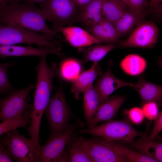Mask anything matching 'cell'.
Listing matches in <instances>:
<instances>
[{"mask_svg": "<svg viewBox=\"0 0 162 162\" xmlns=\"http://www.w3.org/2000/svg\"><path fill=\"white\" fill-rule=\"evenodd\" d=\"M67 146L68 162H93L86 149L75 138V136Z\"/></svg>", "mask_w": 162, "mask_h": 162, "instance_id": "cell-28", "label": "cell"}, {"mask_svg": "<svg viewBox=\"0 0 162 162\" xmlns=\"http://www.w3.org/2000/svg\"><path fill=\"white\" fill-rule=\"evenodd\" d=\"M40 8L45 20L52 22L57 29L76 22L80 10L73 0H47L41 3Z\"/></svg>", "mask_w": 162, "mask_h": 162, "instance_id": "cell-5", "label": "cell"}, {"mask_svg": "<svg viewBox=\"0 0 162 162\" xmlns=\"http://www.w3.org/2000/svg\"><path fill=\"white\" fill-rule=\"evenodd\" d=\"M126 5L129 6V4L127 0H121Z\"/></svg>", "mask_w": 162, "mask_h": 162, "instance_id": "cell-40", "label": "cell"}, {"mask_svg": "<svg viewBox=\"0 0 162 162\" xmlns=\"http://www.w3.org/2000/svg\"><path fill=\"white\" fill-rule=\"evenodd\" d=\"M125 10V4L121 0H103V17L114 25Z\"/></svg>", "mask_w": 162, "mask_h": 162, "instance_id": "cell-25", "label": "cell"}, {"mask_svg": "<svg viewBox=\"0 0 162 162\" xmlns=\"http://www.w3.org/2000/svg\"><path fill=\"white\" fill-rule=\"evenodd\" d=\"M13 161L11 156L5 148L3 142V139L0 138V162Z\"/></svg>", "mask_w": 162, "mask_h": 162, "instance_id": "cell-35", "label": "cell"}, {"mask_svg": "<svg viewBox=\"0 0 162 162\" xmlns=\"http://www.w3.org/2000/svg\"><path fill=\"white\" fill-rule=\"evenodd\" d=\"M158 33V28L153 22L143 21L118 47L152 48L157 43Z\"/></svg>", "mask_w": 162, "mask_h": 162, "instance_id": "cell-10", "label": "cell"}, {"mask_svg": "<svg viewBox=\"0 0 162 162\" xmlns=\"http://www.w3.org/2000/svg\"><path fill=\"white\" fill-rule=\"evenodd\" d=\"M62 32L66 40L75 47H83L101 43L87 31L77 26H62L57 29Z\"/></svg>", "mask_w": 162, "mask_h": 162, "instance_id": "cell-16", "label": "cell"}, {"mask_svg": "<svg viewBox=\"0 0 162 162\" xmlns=\"http://www.w3.org/2000/svg\"><path fill=\"white\" fill-rule=\"evenodd\" d=\"M102 73L101 67L98 62H94L90 68L81 73L72 81L70 91L75 98L78 99L80 94L93 86L94 80Z\"/></svg>", "mask_w": 162, "mask_h": 162, "instance_id": "cell-18", "label": "cell"}, {"mask_svg": "<svg viewBox=\"0 0 162 162\" xmlns=\"http://www.w3.org/2000/svg\"><path fill=\"white\" fill-rule=\"evenodd\" d=\"M151 123L147 122L145 133L136 141L127 143L136 150L149 156L157 162L162 161V143L149 137Z\"/></svg>", "mask_w": 162, "mask_h": 162, "instance_id": "cell-14", "label": "cell"}, {"mask_svg": "<svg viewBox=\"0 0 162 162\" xmlns=\"http://www.w3.org/2000/svg\"><path fill=\"white\" fill-rule=\"evenodd\" d=\"M142 108L144 116L149 122L154 120L158 116L159 106L154 102H149L143 104Z\"/></svg>", "mask_w": 162, "mask_h": 162, "instance_id": "cell-31", "label": "cell"}, {"mask_svg": "<svg viewBox=\"0 0 162 162\" xmlns=\"http://www.w3.org/2000/svg\"><path fill=\"white\" fill-rule=\"evenodd\" d=\"M120 66L127 74L136 76L142 73L146 67L145 60L141 56L134 54L126 56L121 62Z\"/></svg>", "mask_w": 162, "mask_h": 162, "instance_id": "cell-26", "label": "cell"}, {"mask_svg": "<svg viewBox=\"0 0 162 162\" xmlns=\"http://www.w3.org/2000/svg\"><path fill=\"white\" fill-rule=\"evenodd\" d=\"M80 10L84 7L92 0H73Z\"/></svg>", "mask_w": 162, "mask_h": 162, "instance_id": "cell-37", "label": "cell"}, {"mask_svg": "<svg viewBox=\"0 0 162 162\" xmlns=\"http://www.w3.org/2000/svg\"><path fill=\"white\" fill-rule=\"evenodd\" d=\"M79 133L88 134L101 137L110 142L122 141L126 143L132 142L137 136L144 134L135 129L126 118L120 120H111L92 128L84 129Z\"/></svg>", "mask_w": 162, "mask_h": 162, "instance_id": "cell-4", "label": "cell"}, {"mask_svg": "<svg viewBox=\"0 0 162 162\" xmlns=\"http://www.w3.org/2000/svg\"><path fill=\"white\" fill-rule=\"evenodd\" d=\"M162 2V0H150L148 2V6L149 7L150 10L159 12L161 10V4L160 3Z\"/></svg>", "mask_w": 162, "mask_h": 162, "instance_id": "cell-36", "label": "cell"}, {"mask_svg": "<svg viewBox=\"0 0 162 162\" xmlns=\"http://www.w3.org/2000/svg\"><path fill=\"white\" fill-rule=\"evenodd\" d=\"M136 90L141 99V104L149 102H154L159 106L162 103V87L146 81L141 76L138 79L137 82L131 86Z\"/></svg>", "mask_w": 162, "mask_h": 162, "instance_id": "cell-19", "label": "cell"}, {"mask_svg": "<svg viewBox=\"0 0 162 162\" xmlns=\"http://www.w3.org/2000/svg\"><path fill=\"white\" fill-rule=\"evenodd\" d=\"M34 88L31 84L25 88L12 91L0 100V120L4 122L20 118L31 107L27 104V98L29 93Z\"/></svg>", "mask_w": 162, "mask_h": 162, "instance_id": "cell-9", "label": "cell"}, {"mask_svg": "<svg viewBox=\"0 0 162 162\" xmlns=\"http://www.w3.org/2000/svg\"><path fill=\"white\" fill-rule=\"evenodd\" d=\"M126 98L125 96L108 97L100 105L88 128H92L100 122L108 121L115 118Z\"/></svg>", "mask_w": 162, "mask_h": 162, "instance_id": "cell-15", "label": "cell"}, {"mask_svg": "<svg viewBox=\"0 0 162 162\" xmlns=\"http://www.w3.org/2000/svg\"><path fill=\"white\" fill-rule=\"evenodd\" d=\"M83 107L88 127L100 106L99 94L93 85L84 92Z\"/></svg>", "mask_w": 162, "mask_h": 162, "instance_id": "cell-23", "label": "cell"}, {"mask_svg": "<svg viewBox=\"0 0 162 162\" xmlns=\"http://www.w3.org/2000/svg\"><path fill=\"white\" fill-rule=\"evenodd\" d=\"M147 11H141L130 8L124 11L115 24L117 32L120 37L127 34L135 26L142 22Z\"/></svg>", "mask_w": 162, "mask_h": 162, "instance_id": "cell-20", "label": "cell"}, {"mask_svg": "<svg viewBox=\"0 0 162 162\" xmlns=\"http://www.w3.org/2000/svg\"><path fill=\"white\" fill-rule=\"evenodd\" d=\"M21 0H0V9L4 7L9 3L19 2Z\"/></svg>", "mask_w": 162, "mask_h": 162, "instance_id": "cell-38", "label": "cell"}, {"mask_svg": "<svg viewBox=\"0 0 162 162\" xmlns=\"http://www.w3.org/2000/svg\"><path fill=\"white\" fill-rule=\"evenodd\" d=\"M44 112L48 119L51 135L61 133L68 125L71 113L62 86L50 98Z\"/></svg>", "mask_w": 162, "mask_h": 162, "instance_id": "cell-7", "label": "cell"}, {"mask_svg": "<svg viewBox=\"0 0 162 162\" xmlns=\"http://www.w3.org/2000/svg\"><path fill=\"white\" fill-rule=\"evenodd\" d=\"M50 54L55 55L64 58V55L59 51L51 49L36 48L28 45L22 46L14 45H0V57L4 58L7 57L24 56H36L42 57Z\"/></svg>", "mask_w": 162, "mask_h": 162, "instance_id": "cell-13", "label": "cell"}, {"mask_svg": "<svg viewBox=\"0 0 162 162\" xmlns=\"http://www.w3.org/2000/svg\"><path fill=\"white\" fill-rule=\"evenodd\" d=\"M108 64L107 71L104 74L100 75L94 86L99 94L100 105L116 90L123 87H131L133 84L115 76L111 70V67L113 64L112 62L109 60Z\"/></svg>", "mask_w": 162, "mask_h": 162, "instance_id": "cell-12", "label": "cell"}, {"mask_svg": "<svg viewBox=\"0 0 162 162\" xmlns=\"http://www.w3.org/2000/svg\"><path fill=\"white\" fill-rule=\"evenodd\" d=\"M154 121L153 128L150 134L149 135V138L152 140H155L159 133L162 130V111L159 112Z\"/></svg>", "mask_w": 162, "mask_h": 162, "instance_id": "cell-33", "label": "cell"}, {"mask_svg": "<svg viewBox=\"0 0 162 162\" xmlns=\"http://www.w3.org/2000/svg\"><path fill=\"white\" fill-rule=\"evenodd\" d=\"M10 64L9 63H0V94L9 93L13 91L8 73V68Z\"/></svg>", "mask_w": 162, "mask_h": 162, "instance_id": "cell-30", "label": "cell"}, {"mask_svg": "<svg viewBox=\"0 0 162 162\" xmlns=\"http://www.w3.org/2000/svg\"><path fill=\"white\" fill-rule=\"evenodd\" d=\"M47 55L41 57L39 63L35 67L37 82L34 93L33 110L38 113L43 112L49 101L51 91L55 89L53 84L54 78L59 77L57 64L52 63L51 67L47 64Z\"/></svg>", "mask_w": 162, "mask_h": 162, "instance_id": "cell-3", "label": "cell"}, {"mask_svg": "<svg viewBox=\"0 0 162 162\" xmlns=\"http://www.w3.org/2000/svg\"><path fill=\"white\" fill-rule=\"evenodd\" d=\"M78 124H69L61 133L51 135L46 143L39 149L40 162H56L64 152L67 145L74 137Z\"/></svg>", "mask_w": 162, "mask_h": 162, "instance_id": "cell-8", "label": "cell"}, {"mask_svg": "<svg viewBox=\"0 0 162 162\" xmlns=\"http://www.w3.org/2000/svg\"><path fill=\"white\" fill-rule=\"evenodd\" d=\"M103 0H92L80 10L76 22L80 23L86 28L94 25L103 19Z\"/></svg>", "mask_w": 162, "mask_h": 162, "instance_id": "cell-21", "label": "cell"}, {"mask_svg": "<svg viewBox=\"0 0 162 162\" xmlns=\"http://www.w3.org/2000/svg\"><path fill=\"white\" fill-rule=\"evenodd\" d=\"M75 138L86 149L93 162H128L111 148L96 139L81 136Z\"/></svg>", "mask_w": 162, "mask_h": 162, "instance_id": "cell-11", "label": "cell"}, {"mask_svg": "<svg viewBox=\"0 0 162 162\" xmlns=\"http://www.w3.org/2000/svg\"><path fill=\"white\" fill-rule=\"evenodd\" d=\"M128 120L136 125L141 124L143 121L145 116L142 109L138 107H134L130 109L127 113Z\"/></svg>", "mask_w": 162, "mask_h": 162, "instance_id": "cell-32", "label": "cell"}, {"mask_svg": "<svg viewBox=\"0 0 162 162\" xmlns=\"http://www.w3.org/2000/svg\"><path fill=\"white\" fill-rule=\"evenodd\" d=\"M59 80L72 81L81 73L82 70L81 62L74 58H68L61 63L59 69Z\"/></svg>", "mask_w": 162, "mask_h": 162, "instance_id": "cell-27", "label": "cell"}, {"mask_svg": "<svg viewBox=\"0 0 162 162\" xmlns=\"http://www.w3.org/2000/svg\"><path fill=\"white\" fill-rule=\"evenodd\" d=\"M4 146L13 161L18 162H40L39 153L31 139L20 134L16 129L6 133Z\"/></svg>", "mask_w": 162, "mask_h": 162, "instance_id": "cell-6", "label": "cell"}, {"mask_svg": "<svg viewBox=\"0 0 162 162\" xmlns=\"http://www.w3.org/2000/svg\"><path fill=\"white\" fill-rule=\"evenodd\" d=\"M129 8L139 10H146L148 6V2L147 0H127Z\"/></svg>", "mask_w": 162, "mask_h": 162, "instance_id": "cell-34", "label": "cell"}, {"mask_svg": "<svg viewBox=\"0 0 162 162\" xmlns=\"http://www.w3.org/2000/svg\"><path fill=\"white\" fill-rule=\"evenodd\" d=\"M108 146L128 162H157L153 158L116 141H106L102 138L96 139Z\"/></svg>", "mask_w": 162, "mask_h": 162, "instance_id": "cell-22", "label": "cell"}, {"mask_svg": "<svg viewBox=\"0 0 162 162\" xmlns=\"http://www.w3.org/2000/svg\"><path fill=\"white\" fill-rule=\"evenodd\" d=\"M87 31L101 43H116L120 38L114 24L103 17L98 23L86 28Z\"/></svg>", "mask_w": 162, "mask_h": 162, "instance_id": "cell-17", "label": "cell"}, {"mask_svg": "<svg viewBox=\"0 0 162 162\" xmlns=\"http://www.w3.org/2000/svg\"><path fill=\"white\" fill-rule=\"evenodd\" d=\"M28 0V1H31L32 2H39L40 3H42L47 0Z\"/></svg>", "mask_w": 162, "mask_h": 162, "instance_id": "cell-39", "label": "cell"}, {"mask_svg": "<svg viewBox=\"0 0 162 162\" xmlns=\"http://www.w3.org/2000/svg\"><path fill=\"white\" fill-rule=\"evenodd\" d=\"M34 2L25 0L23 2L10 3L0 9V24H11L28 30L40 32L53 37L58 36V30L50 28L41 8Z\"/></svg>", "mask_w": 162, "mask_h": 162, "instance_id": "cell-1", "label": "cell"}, {"mask_svg": "<svg viewBox=\"0 0 162 162\" xmlns=\"http://www.w3.org/2000/svg\"><path fill=\"white\" fill-rule=\"evenodd\" d=\"M117 45L116 43H114L106 45H91L85 48H80L78 50L79 52L83 54V63H86L89 61L98 62Z\"/></svg>", "mask_w": 162, "mask_h": 162, "instance_id": "cell-24", "label": "cell"}, {"mask_svg": "<svg viewBox=\"0 0 162 162\" xmlns=\"http://www.w3.org/2000/svg\"><path fill=\"white\" fill-rule=\"evenodd\" d=\"M31 120V114L25 111L20 117L0 123V136L3 134L20 127H25Z\"/></svg>", "mask_w": 162, "mask_h": 162, "instance_id": "cell-29", "label": "cell"}, {"mask_svg": "<svg viewBox=\"0 0 162 162\" xmlns=\"http://www.w3.org/2000/svg\"><path fill=\"white\" fill-rule=\"evenodd\" d=\"M20 43L35 44L40 49L60 51L62 45L54 37L27 30L11 24H0V45H14Z\"/></svg>", "mask_w": 162, "mask_h": 162, "instance_id": "cell-2", "label": "cell"}]
</instances>
